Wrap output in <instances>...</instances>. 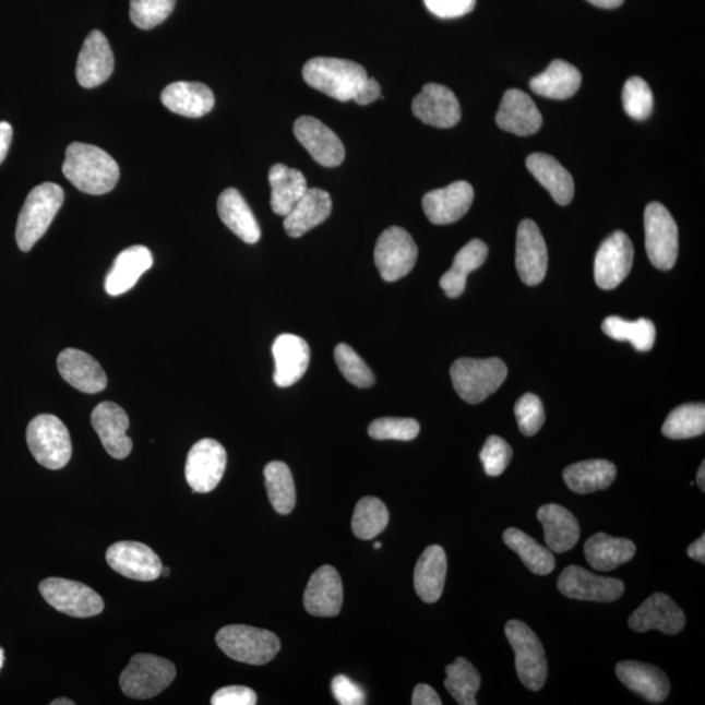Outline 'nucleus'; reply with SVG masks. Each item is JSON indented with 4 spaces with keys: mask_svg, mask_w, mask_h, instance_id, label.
<instances>
[{
    "mask_svg": "<svg viewBox=\"0 0 705 705\" xmlns=\"http://www.w3.org/2000/svg\"><path fill=\"white\" fill-rule=\"evenodd\" d=\"M73 704L75 703H73L70 700H64V697H62V700H56L55 702H51V705H73Z\"/></svg>",
    "mask_w": 705,
    "mask_h": 705,
    "instance_id": "obj_61",
    "label": "nucleus"
},
{
    "mask_svg": "<svg viewBox=\"0 0 705 705\" xmlns=\"http://www.w3.org/2000/svg\"><path fill=\"white\" fill-rule=\"evenodd\" d=\"M169 574H170L169 569H165V567H163L162 575H164V576H169Z\"/></svg>",
    "mask_w": 705,
    "mask_h": 705,
    "instance_id": "obj_63",
    "label": "nucleus"
},
{
    "mask_svg": "<svg viewBox=\"0 0 705 705\" xmlns=\"http://www.w3.org/2000/svg\"><path fill=\"white\" fill-rule=\"evenodd\" d=\"M686 624V616L668 595L655 594L637 608L629 620V626L636 633L657 630L665 635L680 634Z\"/></svg>",
    "mask_w": 705,
    "mask_h": 705,
    "instance_id": "obj_19",
    "label": "nucleus"
},
{
    "mask_svg": "<svg viewBox=\"0 0 705 705\" xmlns=\"http://www.w3.org/2000/svg\"><path fill=\"white\" fill-rule=\"evenodd\" d=\"M414 115L425 124L438 129L454 128L462 119V108L455 93L447 86L430 83L411 104Z\"/></svg>",
    "mask_w": 705,
    "mask_h": 705,
    "instance_id": "obj_17",
    "label": "nucleus"
},
{
    "mask_svg": "<svg viewBox=\"0 0 705 705\" xmlns=\"http://www.w3.org/2000/svg\"><path fill=\"white\" fill-rule=\"evenodd\" d=\"M636 547L628 538H614L607 534L592 536L584 545L588 563L597 571H611L633 560Z\"/></svg>",
    "mask_w": 705,
    "mask_h": 705,
    "instance_id": "obj_37",
    "label": "nucleus"
},
{
    "mask_svg": "<svg viewBox=\"0 0 705 705\" xmlns=\"http://www.w3.org/2000/svg\"><path fill=\"white\" fill-rule=\"evenodd\" d=\"M275 358L274 381L277 387L286 389L301 381L309 369L311 351L302 337L284 334L272 345Z\"/></svg>",
    "mask_w": 705,
    "mask_h": 705,
    "instance_id": "obj_25",
    "label": "nucleus"
},
{
    "mask_svg": "<svg viewBox=\"0 0 705 705\" xmlns=\"http://www.w3.org/2000/svg\"><path fill=\"white\" fill-rule=\"evenodd\" d=\"M58 370L65 382L84 394H98L108 385L101 365L88 352L77 349H64L57 359Z\"/></svg>",
    "mask_w": 705,
    "mask_h": 705,
    "instance_id": "obj_26",
    "label": "nucleus"
},
{
    "mask_svg": "<svg viewBox=\"0 0 705 705\" xmlns=\"http://www.w3.org/2000/svg\"><path fill=\"white\" fill-rule=\"evenodd\" d=\"M389 522V510L381 499L366 497L357 503L355 514H352V534L359 540H374L377 536L387 528Z\"/></svg>",
    "mask_w": 705,
    "mask_h": 705,
    "instance_id": "obj_44",
    "label": "nucleus"
},
{
    "mask_svg": "<svg viewBox=\"0 0 705 705\" xmlns=\"http://www.w3.org/2000/svg\"><path fill=\"white\" fill-rule=\"evenodd\" d=\"M374 548H375V549H381V548H382V543H381V542H375Z\"/></svg>",
    "mask_w": 705,
    "mask_h": 705,
    "instance_id": "obj_64",
    "label": "nucleus"
},
{
    "mask_svg": "<svg viewBox=\"0 0 705 705\" xmlns=\"http://www.w3.org/2000/svg\"><path fill=\"white\" fill-rule=\"evenodd\" d=\"M558 589L574 600L613 602L623 595L624 583L613 577L597 576L578 565H570L558 578Z\"/></svg>",
    "mask_w": 705,
    "mask_h": 705,
    "instance_id": "obj_14",
    "label": "nucleus"
},
{
    "mask_svg": "<svg viewBox=\"0 0 705 705\" xmlns=\"http://www.w3.org/2000/svg\"><path fill=\"white\" fill-rule=\"evenodd\" d=\"M265 488L272 507L280 515H289L296 507L297 494L291 471L283 462H272L264 468Z\"/></svg>",
    "mask_w": 705,
    "mask_h": 705,
    "instance_id": "obj_41",
    "label": "nucleus"
},
{
    "mask_svg": "<svg viewBox=\"0 0 705 705\" xmlns=\"http://www.w3.org/2000/svg\"><path fill=\"white\" fill-rule=\"evenodd\" d=\"M503 540L505 545L521 557L527 567L536 575H549L555 569V558L553 551L542 547L524 534L523 530L510 528L504 531Z\"/></svg>",
    "mask_w": 705,
    "mask_h": 705,
    "instance_id": "obj_40",
    "label": "nucleus"
},
{
    "mask_svg": "<svg viewBox=\"0 0 705 705\" xmlns=\"http://www.w3.org/2000/svg\"><path fill=\"white\" fill-rule=\"evenodd\" d=\"M177 670L166 658L155 655H136L119 677L124 695L145 701L162 694L175 681Z\"/></svg>",
    "mask_w": 705,
    "mask_h": 705,
    "instance_id": "obj_7",
    "label": "nucleus"
},
{
    "mask_svg": "<svg viewBox=\"0 0 705 705\" xmlns=\"http://www.w3.org/2000/svg\"><path fill=\"white\" fill-rule=\"evenodd\" d=\"M153 265V256L145 246H131L119 254L106 276L105 289L117 297L128 292Z\"/></svg>",
    "mask_w": 705,
    "mask_h": 705,
    "instance_id": "obj_28",
    "label": "nucleus"
},
{
    "mask_svg": "<svg viewBox=\"0 0 705 705\" xmlns=\"http://www.w3.org/2000/svg\"><path fill=\"white\" fill-rule=\"evenodd\" d=\"M489 255L488 244L481 239H474L457 252L454 264L441 278V286L450 298L461 297L467 286L470 272L481 267Z\"/></svg>",
    "mask_w": 705,
    "mask_h": 705,
    "instance_id": "obj_38",
    "label": "nucleus"
},
{
    "mask_svg": "<svg viewBox=\"0 0 705 705\" xmlns=\"http://www.w3.org/2000/svg\"><path fill=\"white\" fill-rule=\"evenodd\" d=\"M39 594L45 601L63 614L76 618L96 617L103 613L104 600L97 592L83 583L62 577H49L39 584Z\"/></svg>",
    "mask_w": 705,
    "mask_h": 705,
    "instance_id": "obj_10",
    "label": "nucleus"
},
{
    "mask_svg": "<svg viewBox=\"0 0 705 705\" xmlns=\"http://www.w3.org/2000/svg\"><path fill=\"white\" fill-rule=\"evenodd\" d=\"M705 431L704 404H684L668 416L662 434L669 439H690Z\"/></svg>",
    "mask_w": 705,
    "mask_h": 705,
    "instance_id": "obj_45",
    "label": "nucleus"
},
{
    "mask_svg": "<svg viewBox=\"0 0 705 705\" xmlns=\"http://www.w3.org/2000/svg\"><path fill=\"white\" fill-rule=\"evenodd\" d=\"M12 126L7 122H0V164L4 162L12 142Z\"/></svg>",
    "mask_w": 705,
    "mask_h": 705,
    "instance_id": "obj_57",
    "label": "nucleus"
},
{
    "mask_svg": "<svg viewBox=\"0 0 705 705\" xmlns=\"http://www.w3.org/2000/svg\"><path fill=\"white\" fill-rule=\"evenodd\" d=\"M420 434V423L414 418H378L369 426V435L375 441H414Z\"/></svg>",
    "mask_w": 705,
    "mask_h": 705,
    "instance_id": "obj_49",
    "label": "nucleus"
},
{
    "mask_svg": "<svg viewBox=\"0 0 705 705\" xmlns=\"http://www.w3.org/2000/svg\"><path fill=\"white\" fill-rule=\"evenodd\" d=\"M616 477V465L608 461L581 462L563 470L565 485L577 494H590L608 489Z\"/></svg>",
    "mask_w": 705,
    "mask_h": 705,
    "instance_id": "obj_39",
    "label": "nucleus"
},
{
    "mask_svg": "<svg viewBox=\"0 0 705 705\" xmlns=\"http://www.w3.org/2000/svg\"><path fill=\"white\" fill-rule=\"evenodd\" d=\"M582 85V73L575 65L555 59L547 71L530 80V88L538 96L567 99L575 96Z\"/></svg>",
    "mask_w": 705,
    "mask_h": 705,
    "instance_id": "obj_36",
    "label": "nucleus"
},
{
    "mask_svg": "<svg viewBox=\"0 0 705 705\" xmlns=\"http://www.w3.org/2000/svg\"><path fill=\"white\" fill-rule=\"evenodd\" d=\"M418 248L409 232L391 226L378 238L374 259L384 282L395 283L415 268Z\"/></svg>",
    "mask_w": 705,
    "mask_h": 705,
    "instance_id": "obj_11",
    "label": "nucleus"
},
{
    "mask_svg": "<svg viewBox=\"0 0 705 705\" xmlns=\"http://www.w3.org/2000/svg\"><path fill=\"white\" fill-rule=\"evenodd\" d=\"M302 73L311 88L343 103L355 99L369 79L361 64L338 58L311 59L304 64Z\"/></svg>",
    "mask_w": 705,
    "mask_h": 705,
    "instance_id": "obj_2",
    "label": "nucleus"
},
{
    "mask_svg": "<svg viewBox=\"0 0 705 705\" xmlns=\"http://www.w3.org/2000/svg\"><path fill=\"white\" fill-rule=\"evenodd\" d=\"M545 530V541L553 553L562 554L575 547L581 538L576 517L560 504H545L537 512Z\"/></svg>",
    "mask_w": 705,
    "mask_h": 705,
    "instance_id": "obj_31",
    "label": "nucleus"
},
{
    "mask_svg": "<svg viewBox=\"0 0 705 705\" xmlns=\"http://www.w3.org/2000/svg\"><path fill=\"white\" fill-rule=\"evenodd\" d=\"M295 135L299 144L310 153L318 164L325 166V168H336L343 164L345 148L340 138L319 119L298 118L295 123Z\"/></svg>",
    "mask_w": 705,
    "mask_h": 705,
    "instance_id": "obj_18",
    "label": "nucleus"
},
{
    "mask_svg": "<svg viewBox=\"0 0 705 705\" xmlns=\"http://www.w3.org/2000/svg\"><path fill=\"white\" fill-rule=\"evenodd\" d=\"M604 334L617 342H628L638 351H649L656 340V327L649 319L624 321L620 316H609L602 323Z\"/></svg>",
    "mask_w": 705,
    "mask_h": 705,
    "instance_id": "obj_42",
    "label": "nucleus"
},
{
    "mask_svg": "<svg viewBox=\"0 0 705 705\" xmlns=\"http://www.w3.org/2000/svg\"><path fill=\"white\" fill-rule=\"evenodd\" d=\"M696 483L702 491H705V463L704 462L702 463L700 470H697Z\"/></svg>",
    "mask_w": 705,
    "mask_h": 705,
    "instance_id": "obj_60",
    "label": "nucleus"
},
{
    "mask_svg": "<svg viewBox=\"0 0 705 705\" xmlns=\"http://www.w3.org/2000/svg\"><path fill=\"white\" fill-rule=\"evenodd\" d=\"M504 633L515 652L518 680L525 688L540 691L548 678V662L540 638L528 624L516 620L505 624Z\"/></svg>",
    "mask_w": 705,
    "mask_h": 705,
    "instance_id": "obj_8",
    "label": "nucleus"
},
{
    "mask_svg": "<svg viewBox=\"0 0 705 705\" xmlns=\"http://www.w3.org/2000/svg\"><path fill=\"white\" fill-rule=\"evenodd\" d=\"M106 561L118 574L138 582L156 581L164 567L155 551L135 541L111 545L106 551Z\"/></svg>",
    "mask_w": 705,
    "mask_h": 705,
    "instance_id": "obj_15",
    "label": "nucleus"
},
{
    "mask_svg": "<svg viewBox=\"0 0 705 705\" xmlns=\"http://www.w3.org/2000/svg\"><path fill=\"white\" fill-rule=\"evenodd\" d=\"M616 674L624 686L649 703H662L669 696L670 683L668 677L654 665L622 661L617 665Z\"/></svg>",
    "mask_w": 705,
    "mask_h": 705,
    "instance_id": "obj_27",
    "label": "nucleus"
},
{
    "mask_svg": "<svg viewBox=\"0 0 705 705\" xmlns=\"http://www.w3.org/2000/svg\"><path fill=\"white\" fill-rule=\"evenodd\" d=\"M645 250L652 264L661 271L674 267L680 236L670 212L661 203H650L644 212Z\"/></svg>",
    "mask_w": 705,
    "mask_h": 705,
    "instance_id": "obj_9",
    "label": "nucleus"
},
{
    "mask_svg": "<svg viewBox=\"0 0 705 705\" xmlns=\"http://www.w3.org/2000/svg\"><path fill=\"white\" fill-rule=\"evenodd\" d=\"M515 416L522 434L534 437L541 430L545 422V410L540 397L525 394L515 405Z\"/></svg>",
    "mask_w": 705,
    "mask_h": 705,
    "instance_id": "obj_50",
    "label": "nucleus"
},
{
    "mask_svg": "<svg viewBox=\"0 0 705 705\" xmlns=\"http://www.w3.org/2000/svg\"><path fill=\"white\" fill-rule=\"evenodd\" d=\"M344 602V588L340 575L332 565H322L311 575L306 587L303 605L306 611L314 617H336L340 614Z\"/></svg>",
    "mask_w": 705,
    "mask_h": 705,
    "instance_id": "obj_20",
    "label": "nucleus"
},
{
    "mask_svg": "<svg viewBox=\"0 0 705 705\" xmlns=\"http://www.w3.org/2000/svg\"><path fill=\"white\" fill-rule=\"evenodd\" d=\"M512 455H514V452H512L511 445L504 439L497 435L489 437L480 454L487 475L490 477L501 476L507 469Z\"/></svg>",
    "mask_w": 705,
    "mask_h": 705,
    "instance_id": "obj_51",
    "label": "nucleus"
},
{
    "mask_svg": "<svg viewBox=\"0 0 705 705\" xmlns=\"http://www.w3.org/2000/svg\"><path fill=\"white\" fill-rule=\"evenodd\" d=\"M4 664V650L0 647V670H2Z\"/></svg>",
    "mask_w": 705,
    "mask_h": 705,
    "instance_id": "obj_62",
    "label": "nucleus"
},
{
    "mask_svg": "<svg viewBox=\"0 0 705 705\" xmlns=\"http://www.w3.org/2000/svg\"><path fill=\"white\" fill-rule=\"evenodd\" d=\"M547 242L535 222L524 219L516 236V268L524 284L535 286L543 282L548 271Z\"/></svg>",
    "mask_w": 705,
    "mask_h": 705,
    "instance_id": "obj_16",
    "label": "nucleus"
},
{
    "mask_svg": "<svg viewBox=\"0 0 705 705\" xmlns=\"http://www.w3.org/2000/svg\"><path fill=\"white\" fill-rule=\"evenodd\" d=\"M495 119L499 128L517 136L536 134L543 122L534 99L518 89H509L504 93Z\"/></svg>",
    "mask_w": 705,
    "mask_h": 705,
    "instance_id": "obj_24",
    "label": "nucleus"
},
{
    "mask_svg": "<svg viewBox=\"0 0 705 705\" xmlns=\"http://www.w3.org/2000/svg\"><path fill=\"white\" fill-rule=\"evenodd\" d=\"M92 426L96 430L103 445L111 457L123 461L132 451V441L128 437L130 420L128 414L119 405L105 402L92 414Z\"/></svg>",
    "mask_w": 705,
    "mask_h": 705,
    "instance_id": "obj_21",
    "label": "nucleus"
},
{
    "mask_svg": "<svg viewBox=\"0 0 705 705\" xmlns=\"http://www.w3.org/2000/svg\"><path fill=\"white\" fill-rule=\"evenodd\" d=\"M176 2L177 0H131V22L143 31L156 28L175 11Z\"/></svg>",
    "mask_w": 705,
    "mask_h": 705,
    "instance_id": "obj_48",
    "label": "nucleus"
},
{
    "mask_svg": "<svg viewBox=\"0 0 705 705\" xmlns=\"http://www.w3.org/2000/svg\"><path fill=\"white\" fill-rule=\"evenodd\" d=\"M634 263V244L623 231L605 239L595 259L596 284L604 290L617 288L630 274Z\"/></svg>",
    "mask_w": 705,
    "mask_h": 705,
    "instance_id": "obj_13",
    "label": "nucleus"
},
{
    "mask_svg": "<svg viewBox=\"0 0 705 705\" xmlns=\"http://www.w3.org/2000/svg\"><path fill=\"white\" fill-rule=\"evenodd\" d=\"M507 374V366L499 358H461L451 368V379L457 395L469 404L487 401L501 387Z\"/></svg>",
    "mask_w": 705,
    "mask_h": 705,
    "instance_id": "obj_4",
    "label": "nucleus"
},
{
    "mask_svg": "<svg viewBox=\"0 0 705 705\" xmlns=\"http://www.w3.org/2000/svg\"><path fill=\"white\" fill-rule=\"evenodd\" d=\"M216 643L226 656L249 665L268 664L282 649L276 634L244 624L223 628L216 635Z\"/></svg>",
    "mask_w": 705,
    "mask_h": 705,
    "instance_id": "obj_5",
    "label": "nucleus"
},
{
    "mask_svg": "<svg viewBox=\"0 0 705 705\" xmlns=\"http://www.w3.org/2000/svg\"><path fill=\"white\" fill-rule=\"evenodd\" d=\"M426 9L441 19H456L475 10L477 0H423Z\"/></svg>",
    "mask_w": 705,
    "mask_h": 705,
    "instance_id": "obj_52",
    "label": "nucleus"
},
{
    "mask_svg": "<svg viewBox=\"0 0 705 705\" xmlns=\"http://www.w3.org/2000/svg\"><path fill=\"white\" fill-rule=\"evenodd\" d=\"M447 577V555L439 545L423 551L415 570V589L426 604H434L442 597Z\"/></svg>",
    "mask_w": 705,
    "mask_h": 705,
    "instance_id": "obj_32",
    "label": "nucleus"
},
{
    "mask_svg": "<svg viewBox=\"0 0 705 705\" xmlns=\"http://www.w3.org/2000/svg\"><path fill=\"white\" fill-rule=\"evenodd\" d=\"M411 704L414 705H441V697L437 691L429 686V684H418L411 696Z\"/></svg>",
    "mask_w": 705,
    "mask_h": 705,
    "instance_id": "obj_56",
    "label": "nucleus"
},
{
    "mask_svg": "<svg viewBox=\"0 0 705 705\" xmlns=\"http://www.w3.org/2000/svg\"><path fill=\"white\" fill-rule=\"evenodd\" d=\"M447 678L444 688L462 705H476V695L481 688V676L464 657H457L454 664L445 668Z\"/></svg>",
    "mask_w": 705,
    "mask_h": 705,
    "instance_id": "obj_43",
    "label": "nucleus"
},
{
    "mask_svg": "<svg viewBox=\"0 0 705 705\" xmlns=\"http://www.w3.org/2000/svg\"><path fill=\"white\" fill-rule=\"evenodd\" d=\"M115 71V55L103 32L93 31L85 38L76 64V79L84 88H96Z\"/></svg>",
    "mask_w": 705,
    "mask_h": 705,
    "instance_id": "obj_23",
    "label": "nucleus"
},
{
    "mask_svg": "<svg viewBox=\"0 0 705 705\" xmlns=\"http://www.w3.org/2000/svg\"><path fill=\"white\" fill-rule=\"evenodd\" d=\"M527 168L530 175L549 191L557 204L571 203L575 192L574 179L557 158L545 153H534L527 158Z\"/></svg>",
    "mask_w": 705,
    "mask_h": 705,
    "instance_id": "obj_34",
    "label": "nucleus"
},
{
    "mask_svg": "<svg viewBox=\"0 0 705 705\" xmlns=\"http://www.w3.org/2000/svg\"><path fill=\"white\" fill-rule=\"evenodd\" d=\"M63 202L64 191L56 183L46 182L31 191L16 225L20 250L28 252L33 249L50 228Z\"/></svg>",
    "mask_w": 705,
    "mask_h": 705,
    "instance_id": "obj_3",
    "label": "nucleus"
},
{
    "mask_svg": "<svg viewBox=\"0 0 705 705\" xmlns=\"http://www.w3.org/2000/svg\"><path fill=\"white\" fill-rule=\"evenodd\" d=\"M332 212V199L327 191L308 189L298 203L285 216L284 228L291 238H299L325 222Z\"/></svg>",
    "mask_w": 705,
    "mask_h": 705,
    "instance_id": "obj_29",
    "label": "nucleus"
},
{
    "mask_svg": "<svg viewBox=\"0 0 705 705\" xmlns=\"http://www.w3.org/2000/svg\"><path fill=\"white\" fill-rule=\"evenodd\" d=\"M258 696L254 690L244 686H228L216 691L212 696L213 705H254Z\"/></svg>",
    "mask_w": 705,
    "mask_h": 705,
    "instance_id": "obj_54",
    "label": "nucleus"
},
{
    "mask_svg": "<svg viewBox=\"0 0 705 705\" xmlns=\"http://www.w3.org/2000/svg\"><path fill=\"white\" fill-rule=\"evenodd\" d=\"M622 103L626 115L636 121H645L654 111V95L645 80L630 77L623 86Z\"/></svg>",
    "mask_w": 705,
    "mask_h": 705,
    "instance_id": "obj_47",
    "label": "nucleus"
},
{
    "mask_svg": "<svg viewBox=\"0 0 705 705\" xmlns=\"http://www.w3.org/2000/svg\"><path fill=\"white\" fill-rule=\"evenodd\" d=\"M26 442L33 457L50 470L62 469L71 461L72 444L69 429L52 415L33 418L26 429Z\"/></svg>",
    "mask_w": 705,
    "mask_h": 705,
    "instance_id": "obj_6",
    "label": "nucleus"
},
{
    "mask_svg": "<svg viewBox=\"0 0 705 705\" xmlns=\"http://www.w3.org/2000/svg\"><path fill=\"white\" fill-rule=\"evenodd\" d=\"M217 211L222 222L243 242L254 244L262 237L261 228L241 192L226 189L218 198Z\"/></svg>",
    "mask_w": 705,
    "mask_h": 705,
    "instance_id": "obj_33",
    "label": "nucleus"
},
{
    "mask_svg": "<svg viewBox=\"0 0 705 705\" xmlns=\"http://www.w3.org/2000/svg\"><path fill=\"white\" fill-rule=\"evenodd\" d=\"M335 361L342 374L358 389H370L375 384L374 372L348 344H338L335 348Z\"/></svg>",
    "mask_w": 705,
    "mask_h": 705,
    "instance_id": "obj_46",
    "label": "nucleus"
},
{
    "mask_svg": "<svg viewBox=\"0 0 705 705\" xmlns=\"http://www.w3.org/2000/svg\"><path fill=\"white\" fill-rule=\"evenodd\" d=\"M62 170L77 190L89 195L108 194L119 179L116 159L98 146L84 143L69 145Z\"/></svg>",
    "mask_w": 705,
    "mask_h": 705,
    "instance_id": "obj_1",
    "label": "nucleus"
},
{
    "mask_svg": "<svg viewBox=\"0 0 705 705\" xmlns=\"http://www.w3.org/2000/svg\"><path fill=\"white\" fill-rule=\"evenodd\" d=\"M474 199V188L468 182L458 181L447 188L428 192L423 196L422 207L430 223L449 225L467 215Z\"/></svg>",
    "mask_w": 705,
    "mask_h": 705,
    "instance_id": "obj_22",
    "label": "nucleus"
},
{
    "mask_svg": "<svg viewBox=\"0 0 705 705\" xmlns=\"http://www.w3.org/2000/svg\"><path fill=\"white\" fill-rule=\"evenodd\" d=\"M332 694L342 705H362L366 704L365 691L356 682L345 676H336L332 680Z\"/></svg>",
    "mask_w": 705,
    "mask_h": 705,
    "instance_id": "obj_53",
    "label": "nucleus"
},
{
    "mask_svg": "<svg viewBox=\"0 0 705 705\" xmlns=\"http://www.w3.org/2000/svg\"><path fill=\"white\" fill-rule=\"evenodd\" d=\"M588 2L596 7H600V9L611 10L620 7L623 3V0H588Z\"/></svg>",
    "mask_w": 705,
    "mask_h": 705,
    "instance_id": "obj_59",
    "label": "nucleus"
},
{
    "mask_svg": "<svg viewBox=\"0 0 705 705\" xmlns=\"http://www.w3.org/2000/svg\"><path fill=\"white\" fill-rule=\"evenodd\" d=\"M228 456L215 439H202L189 452L184 475L194 493H211L222 482Z\"/></svg>",
    "mask_w": 705,
    "mask_h": 705,
    "instance_id": "obj_12",
    "label": "nucleus"
},
{
    "mask_svg": "<svg viewBox=\"0 0 705 705\" xmlns=\"http://www.w3.org/2000/svg\"><path fill=\"white\" fill-rule=\"evenodd\" d=\"M379 97H381V85H379L375 79L369 77L366 80L362 88L358 91L352 101L358 105H369L377 101Z\"/></svg>",
    "mask_w": 705,
    "mask_h": 705,
    "instance_id": "obj_55",
    "label": "nucleus"
},
{
    "mask_svg": "<svg viewBox=\"0 0 705 705\" xmlns=\"http://www.w3.org/2000/svg\"><path fill=\"white\" fill-rule=\"evenodd\" d=\"M162 101L176 115L188 118H201L215 106V95L202 83L177 82L163 91Z\"/></svg>",
    "mask_w": 705,
    "mask_h": 705,
    "instance_id": "obj_30",
    "label": "nucleus"
},
{
    "mask_svg": "<svg viewBox=\"0 0 705 705\" xmlns=\"http://www.w3.org/2000/svg\"><path fill=\"white\" fill-rule=\"evenodd\" d=\"M688 555L693 558L694 561L704 563L705 562V536L703 535L700 540H696L694 543H691L688 549Z\"/></svg>",
    "mask_w": 705,
    "mask_h": 705,
    "instance_id": "obj_58",
    "label": "nucleus"
},
{
    "mask_svg": "<svg viewBox=\"0 0 705 705\" xmlns=\"http://www.w3.org/2000/svg\"><path fill=\"white\" fill-rule=\"evenodd\" d=\"M268 179L272 211L276 215L285 217L308 191V181L301 171L291 169L284 164L272 166Z\"/></svg>",
    "mask_w": 705,
    "mask_h": 705,
    "instance_id": "obj_35",
    "label": "nucleus"
}]
</instances>
